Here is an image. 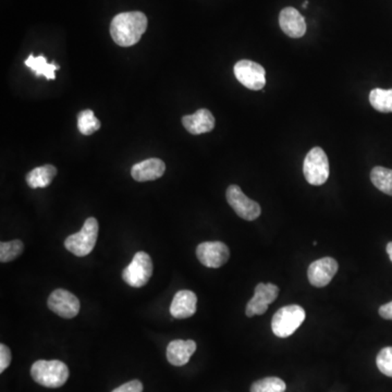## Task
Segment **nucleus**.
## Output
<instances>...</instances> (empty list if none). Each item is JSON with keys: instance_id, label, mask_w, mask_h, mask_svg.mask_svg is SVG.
<instances>
[{"instance_id": "1", "label": "nucleus", "mask_w": 392, "mask_h": 392, "mask_svg": "<svg viewBox=\"0 0 392 392\" xmlns=\"http://www.w3.org/2000/svg\"><path fill=\"white\" fill-rule=\"evenodd\" d=\"M148 28V18L140 11L123 12L112 19L110 34L117 45L130 47L139 43Z\"/></svg>"}, {"instance_id": "2", "label": "nucleus", "mask_w": 392, "mask_h": 392, "mask_svg": "<svg viewBox=\"0 0 392 392\" xmlns=\"http://www.w3.org/2000/svg\"><path fill=\"white\" fill-rule=\"evenodd\" d=\"M34 382L47 388H59L66 384L69 378V368L58 359L35 362L31 368Z\"/></svg>"}, {"instance_id": "3", "label": "nucleus", "mask_w": 392, "mask_h": 392, "mask_svg": "<svg viewBox=\"0 0 392 392\" xmlns=\"http://www.w3.org/2000/svg\"><path fill=\"white\" fill-rule=\"evenodd\" d=\"M98 222L94 217H89L78 233L69 235L64 241L66 250L79 258L87 256L94 250L98 237Z\"/></svg>"}, {"instance_id": "4", "label": "nucleus", "mask_w": 392, "mask_h": 392, "mask_svg": "<svg viewBox=\"0 0 392 392\" xmlns=\"http://www.w3.org/2000/svg\"><path fill=\"white\" fill-rule=\"evenodd\" d=\"M305 316L304 308L296 304L281 308L271 321L274 335L279 338H288L302 325Z\"/></svg>"}, {"instance_id": "5", "label": "nucleus", "mask_w": 392, "mask_h": 392, "mask_svg": "<svg viewBox=\"0 0 392 392\" xmlns=\"http://www.w3.org/2000/svg\"><path fill=\"white\" fill-rule=\"evenodd\" d=\"M153 260L148 253H135L132 262L123 270V279L132 288H142L153 276Z\"/></svg>"}, {"instance_id": "6", "label": "nucleus", "mask_w": 392, "mask_h": 392, "mask_svg": "<svg viewBox=\"0 0 392 392\" xmlns=\"http://www.w3.org/2000/svg\"><path fill=\"white\" fill-rule=\"evenodd\" d=\"M303 173L312 186H323L329 178V161L321 148H314L304 159Z\"/></svg>"}, {"instance_id": "7", "label": "nucleus", "mask_w": 392, "mask_h": 392, "mask_svg": "<svg viewBox=\"0 0 392 392\" xmlns=\"http://www.w3.org/2000/svg\"><path fill=\"white\" fill-rule=\"evenodd\" d=\"M227 201L232 209L237 213L238 216L241 217L243 220H258L260 216V206L258 203L249 199L240 186L232 184L227 188Z\"/></svg>"}, {"instance_id": "8", "label": "nucleus", "mask_w": 392, "mask_h": 392, "mask_svg": "<svg viewBox=\"0 0 392 392\" xmlns=\"http://www.w3.org/2000/svg\"><path fill=\"white\" fill-rule=\"evenodd\" d=\"M235 78L241 84L252 91H260L266 84V71L260 64L251 60H240L235 66Z\"/></svg>"}, {"instance_id": "9", "label": "nucleus", "mask_w": 392, "mask_h": 392, "mask_svg": "<svg viewBox=\"0 0 392 392\" xmlns=\"http://www.w3.org/2000/svg\"><path fill=\"white\" fill-rule=\"evenodd\" d=\"M47 303L51 311L66 319L75 317L81 308L79 299L64 289H57L51 293Z\"/></svg>"}, {"instance_id": "10", "label": "nucleus", "mask_w": 392, "mask_h": 392, "mask_svg": "<svg viewBox=\"0 0 392 392\" xmlns=\"http://www.w3.org/2000/svg\"><path fill=\"white\" fill-rule=\"evenodd\" d=\"M279 288L273 283H258L255 288L254 296L247 303L245 314L247 317L262 315L268 310V305L277 299Z\"/></svg>"}, {"instance_id": "11", "label": "nucleus", "mask_w": 392, "mask_h": 392, "mask_svg": "<svg viewBox=\"0 0 392 392\" xmlns=\"http://www.w3.org/2000/svg\"><path fill=\"white\" fill-rule=\"evenodd\" d=\"M196 256L208 268H220L228 262L230 251L222 242H203L196 249Z\"/></svg>"}, {"instance_id": "12", "label": "nucleus", "mask_w": 392, "mask_h": 392, "mask_svg": "<svg viewBox=\"0 0 392 392\" xmlns=\"http://www.w3.org/2000/svg\"><path fill=\"white\" fill-rule=\"evenodd\" d=\"M338 268V262L334 258H323L315 260L308 267V281L316 288H323L332 280Z\"/></svg>"}, {"instance_id": "13", "label": "nucleus", "mask_w": 392, "mask_h": 392, "mask_svg": "<svg viewBox=\"0 0 392 392\" xmlns=\"http://www.w3.org/2000/svg\"><path fill=\"white\" fill-rule=\"evenodd\" d=\"M279 24L285 34L292 39H300L306 32V24L303 16L292 7H288L281 11Z\"/></svg>"}, {"instance_id": "14", "label": "nucleus", "mask_w": 392, "mask_h": 392, "mask_svg": "<svg viewBox=\"0 0 392 392\" xmlns=\"http://www.w3.org/2000/svg\"><path fill=\"white\" fill-rule=\"evenodd\" d=\"M197 308V296L190 290H181L173 296L170 314L175 319H184L195 314Z\"/></svg>"}, {"instance_id": "15", "label": "nucleus", "mask_w": 392, "mask_h": 392, "mask_svg": "<svg viewBox=\"0 0 392 392\" xmlns=\"http://www.w3.org/2000/svg\"><path fill=\"white\" fill-rule=\"evenodd\" d=\"M166 165L159 158H150L146 161L135 163L131 170L132 178L138 182L154 181L163 177L165 173Z\"/></svg>"}, {"instance_id": "16", "label": "nucleus", "mask_w": 392, "mask_h": 392, "mask_svg": "<svg viewBox=\"0 0 392 392\" xmlns=\"http://www.w3.org/2000/svg\"><path fill=\"white\" fill-rule=\"evenodd\" d=\"M182 123L188 132L199 135L214 130L215 118L209 110L199 109L194 112L193 115L184 116Z\"/></svg>"}, {"instance_id": "17", "label": "nucleus", "mask_w": 392, "mask_h": 392, "mask_svg": "<svg viewBox=\"0 0 392 392\" xmlns=\"http://www.w3.org/2000/svg\"><path fill=\"white\" fill-rule=\"evenodd\" d=\"M196 344L193 340H173L167 348V359L173 366L188 364L194 352Z\"/></svg>"}, {"instance_id": "18", "label": "nucleus", "mask_w": 392, "mask_h": 392, "mask_svg": "<svg viewBox=\"0 0 392 392\" xmlns=\"http://www.w3.org/2000/svg\"><path fill=\"white\" fill-rule=\"evenodd\" d=\"M57 176V168L53 165H44L34 168L26 176V184L31 188H44L51 186Z\"/></svg>"}, {"instance_id": "19", "label": "nucleus", "mask_w": 392, "mask_h": 392, "mask_svg": "<svg viewBox=\"0 0 392 392\" xmlns=\"http://www.w3.org/2000/svg\"><path fill=\"white\" fill-rule=\"evenodd\" d=\"M24 64L35 73L36 77L39 78L43 75L47 80L56 79L55 71L60 68L58 64H56V62H51V64L47 62L46 58L43 55L39 57L30 55Z\"/></svg>"}, {"instance_id": "20", "label": "nucleus", "mask_w": 392, "mask_h": 392, "mask_svg": "<svg viewBox=\"0 0 392 392\" xmlns=\"http://www.w3.org/2000/svg\"><path fill=\"white\" fill-rule=\"evenodd\" d=\"M369 103L377 112H392V89H373L369 93Z\"/></svg>"}, {"instance_id": "21", "label": "nucleus", "mask_w": 392, "mask_h": 392, "mask_svg": "<svg viewBox=\"0 0 392 392\" xmlns=\"http://www.w3.org/2000/svg\"><path fill=\"white\" fill-rule=\"evenodd\" d=\"M371 180L380 191L392 196V170L377 166L371 172Z\"/></svg>"}, {"instance_id": "22", "label": "nucleus", "mask_w": 392, "mask_h": 392, "mask_svg": "<svg viewBox=\"0 0 392 392\" xmlns=\"http://www.w3.org/2000/svg\"><path fill=\"white\" fill-rule=\"evenodd\" d=\"M78 129L83 135H91L100 129V120L95 117L93 110H83L78 115Z\"/></svg>"}, {"instance_id": "23", "label": "nucleus", "mask_w": 392, "mask_h": 392, "mask_svg": "<svg viewBox=\"0 0 392 392\" xmlns=\"http://www.w3.org/2000/svg\"><path fill=\"white\" fill-rule=\"evenodd\" d=\"M285 382L278 377H267L252 384L251 392H285Z\"/></svg>"}, {"instance_id": "24", "label": "nucleus", "mask_w": 392, "mask_h": 392, "mask_svg": "<svg viewBox=\"0 0 392 392\" xmlns=\"http://www.w3.org/2000/svg\"><path fill=\"white\" fill-rule=\"evenodd\" d=\"M24 250V245L20 240H13L10 242L0 243V262H8L19 258Z\"/></svg>"}, {"instance_id": "25", "label": "nucleus", "mask_w": 392, "mask_h": 392, "mask_svg": "<svg viewBox=\"0 0 392 392\" xmlns=\"http://www.w3.org/2000/svg\"><path fill=\"white\" fill-rule=\"evenodd\" d=\"M376 364L382 374L388 377H392V346L384 348L378 353Z\"/></svg>"}, {"instance_id": "26", "label": "nucleus", "mask_w": 392, "mask_h": 392, "mask_svg": "<svg viewBox=\"0 0 392 392\" xmlns=\"http://www.w3.org/2000/svg\"><path fill=\"white\" fill-rule=\"evenodd\" d=\"M11 352L8 346L5 344H0V373L5 372L6 369L8 368L11 363Z\"/></svg>"}, {"instance_id": "27", "label": "nucleus", "mask_w": 392, "mask_h": 392, "mask_svg": "<svg viewBox=\"0 0 392 392\" xmlns=\"http://www.w3.org/2000/svg\"><path fill=\"white\" fill-rule=\"evenodd\" d=\"M112 392H143V384L140 380H131L116 388Z\"/></svg>"}, {"instance_id": "28", "label": "nucleus", "mask_w": 392, "mask_h": 392, "mask_svg": "<svg viewBox=\"0 0 392 392\" xmlns=\"http://www.w3.org/2000/svg\"><path fill=\"white\" fill-rule=\"evenodd\" d=\"M380 315L382 316L384 319L392 321V301L389 302V303L380 306Z\"/></svg>"}, {"instance_id": "29", "label": "nucleus", "mask_w": 392, "mask_h": 392, "mask_svg": "<svg viewBox=\"0 0 392 392\" xmlns=\"http://www.w3.org/2000/svg\"><path fill=\"white\" fill-rule=\"evenodd\" d=\"M387 253L389 255V258L392 262V242L388 243L387 245Z\"/></svg>"}, {"instance_id": "30", "label": "nucleus", "mask_w": 392, "mask_h": 392, "mask_svg": "<svg viewBox=\"0 0 392 392\" xmlns=\"http://www.w3.org/2000/svg\"><path fill=\"white\" fill-rule=\"evenodd\" d=\"M308 1H305V3H303V8H306V7H308Z\"/></svg>"}]
</instances>
